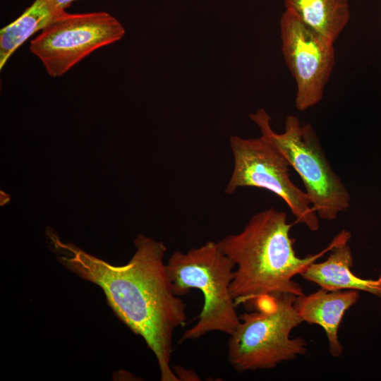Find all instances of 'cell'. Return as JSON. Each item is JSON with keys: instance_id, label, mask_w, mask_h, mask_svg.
I'll list each match as a JSON object with an SVG mask.
<instances>
[{"instance_id": "1", "label": "cell", "mask_w": 381, "mask_h": 381, "mask_svg": "<svg viewBox=\"0 0 381 381\" xmlns=\"http://www.w3.org/2000/svg\"><path fill=\"white\" fill-rule=\"evenodd\" d=\"M56 260L80 278L99 286L116 315L140 335L155 354L162 381H179L170 365L175 329L186 324V304L173 290L164 258V243L143 234L123 265L97 258L73 243H65L49 226L45 230Z\"/></svg>"}, {"instance_id": "2", "label": "cell", "mask_w": 381, "mask_h": 381, "mask_svg": "<svg viewBox=\"0 0 381 381\" xmlns=\"http://www.w3.org/2000/svg\"><path fill=\"white\" fill-rule=\"evenodd\" d=\"M291 226L284 212L269 208L253 215L241 232L229 234L217 242L236 267L230 285L236 306L253 305L260 298L277 294H304L293 277L351 238L350 233L343 230L322 252L301 258L294 249Z\"/></svg>"}, {"instance_id": "3", "label": "cell", "mask_w": 381, "mask_h": 381, "mask_svg": "<svg viewBox=\"0 0 381 381\" xmlns=\"http://www.w3.org/2000/svg\"><path fill=\"white\" fill-rule=\"evenodd\" d=\"M166 267L176 296L186 295L196 289L204 298L198 321L184 332L181 343L214 331L231 334L236 329L239 315L230 292L235 265L217 242L207 241L185 253L175 251Z\"/></svg>"}, {"instance_id": "4", "label": "cell", "mask_w": 381, "mask_h": 381, "mask_svg": "<svg viewBox=\"0 0 381 381\" xmlns=\"http://www.w3.org/2000/svg\"><path fill=\"white\" fill-rule=\"evenodd\" d=\"M296 296L277 294L260 298L253 304L256 311L239 315L227 345L228 361L236 371L273 368L306 353V341L290 337L303 322L294 306Z\"/></svg>"}, {"instance_id": "5", "label": "cell", "mask_w": 381, "mask_h": 381, "mask_svg": "<svg viewBox=\"0 0 381 381\" xmlns=\"http://www.w3.org/2000/svg\"><path fill=\"white\" fill-rule=\"evenodd\" d=\"M249 116L261 135L272 143L299 175L318 217L334 220L349 208V192L331 167L310 124L302 123L296 116L289 115L284 131L278 133L272 129L270 116L265 109H259Z\"/></svg>"}, {"instance_id": "6", "label": "cell", "mask_w": 381, "mask_h": 381, "mask_svg": "<svg viewBox=\"0 0 381 381\" xmlns=\"http://www.w3.org/2000/svg\"><path fill=\"white\" fill-rule=\"evenodd\" d=\"M229 143L234 167L226 194L243 187L267 190L285 202L297 222L313 231L318 230V216L310 198L293 183L289 164L271 141L262 135L255 138L232 135Z\"/></svg>"}, {"instance_id": "7", "label": "cell", "mask_w": 381, "mask_h": 381, "mask_svg": "<svg viewBox=\"0 0 381 381\" xmlns=\"http://www.w3.org/2000/svg\"><path fill=\"white\" fill-rule=\"evenodd\" d=\"M122 24L105 11L61 13L32 40L30 52L51 77H60L95 50L120 40Z\"/></svg>"}, {"instance_id": "8", "label": "cell", "mask_w": 381, "mask_h": 381, "mask_svg": "<svg viewBox=\"0 0 381 381\" xmlns=\"http://www.w3.org/2000/svg\"><path fill=\"white\" fill-rule=\"evenodd\" d=\"M282 52L296 84L295 105L306 111L322 98L335 64L334 43L285 11L280 19Z\"/></svg>"}, {"instance_id": "9", "label": "cell", "mask_w": 381, "mask_h": 381, "mask_svg": "<svg viewBox=\"0 0 381 381\" xmlns=\"http://www.w3.org/2000/svg\"><path fill=\"white\" fill-rule=\"evenodd\" d=\"M359 298L358 291H327L321 289L310 295L296 296L294 306L302 319L310 324L321 326L329 341L332 356L339 357L343 351L338 331L346 311Z\"/></svg>"}, {"instance_id": "10", "label": "cell", "mask_w": 381, "mask_h": 381, "mask_svg": "<svg viewBox=\"0 0 381 381\" xmlns=\"http://www.w3.org/2000/svg\"><path fill=\"white\" fill-rule=\"evenodd\" d=\"M348 241L337 244L326 260L313 262L301 275L327 291H363L381 297V277L364 279L352 273L353 256Z\"/></svg>"}, {"instance_id": "11", "label": "cell", "mask_w": 381, "mask_h": 381, "mask_svg": "<svg viewBox=\"0 0 381 381\" xmlns=\"http://www.w3.org/2000/svg\"><path fill=\"white\" fill-rule=\"evenodd\" d=\"M286 11L333 43L350 20L349 0H284Z\"/></svg>"}, {"instance_id": "12", "label": "cell", "mask_w": 381, "mask_h": 381, "mask_svg": "<svg viewBox=\"0 0 381 381\" xmlns=\"http://www.w3.org/2000/svg\"><path fill=\"white\" fill-rule=\"evenodd\" d=\"M61 13L49 0H35L23 13L0 32V68L30 37L43 30Z\"/></svg>"}, {"instance_id": "13", "label": "cell", "mask_w": 381, "mask_h": 381, "mask_svg": "<svg viewBox=\"0 0 381 381\" xmlns=\"http://www.w3.org/2000/svg\"><path fill=\"white\" fill-rule=\"evenodd\" d=\"M172 370L179 380H200L198 375L190 370L181 366L172 367Z\"/></svg>"}, {"instance_id": "14", "label": "cell", "mask_w": 381, "mask_h": 381, "mask_svg": "<svg viewBox=\"0 0 381 381\" xmlns=\"http://www.w3.org/2000/svg\"><path fill=\"white\" fill-rule=\"evenodd\" d=\"M54 8L59 12L66 11V9L68 8L72 3L77 0H49Z\"/></svg>"}, {"instance_id": "15", "label": "cell", "mask_w": 381, "mask_h": 381, "mask_svg": "<svg viewBox=\"0 0 381 381\" xmlns=\"http://www.w3.org/2000/svg\"></svg>"}]
</instances>
